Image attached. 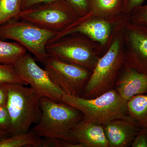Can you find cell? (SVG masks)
<instances>
[{
  "mask_svg": "<svg viewBox=\"0 0 147 147\" xmlns=\"http://www.w3.org/2000/svg\"><path fill=\"white\" fill-rule=\"evenodd\" d=\"M42 115L32 129L40 138L59 139L73 143L70 131L84 117L76 108L46 97L40 98Z\"/></svg>",
  "mask_w": 147,
  "mask_h": 147,
  "instance_id": "1",
  "label": "cell"
},
{
  "mask_svg": "<svg viewBox=\"0 0 147 147\" xmlns=\"http://www.w3.org/2000/svg\"><path fill=\"white\" fill-rule=\"evenodd\" d=\"M125 61V47L122 30L98 60L84 87L82 97L94 98L114 89Z\"/></svg>",
  "mask_w": 147,
  "mask_h": 147,
  "instance_id": "2",
  "label": "cell"
},
{
  "mask_svg": "<svg viewBox=\"0 0 147 147\" xmlns=\"http://www.w3.org/2000/svg\"><path fill=\"white\" fill-rule=\"evenodd\" d=\"M18 84H9L6 107L10 116L9 136L30 131L41 118L40 96L32 88Z\"/></svg>",
  "mask_w": 147,
  "mask_h": 147,
  "instance_id": "3",
  "label": "cell"
},
{
  "mask_svg": "<svg viewBox=\"0 0 147 147\" xmlns=\"http://www.w3.org/2000/svg\"><path fill=\"white\" fill-rule=\"evenodd\" d=\"M46 50L48 55L91 71L104 54L99 43L79 33H74L48 42Z\"/></svg>",
  "mask_w": 147,
  "mask_h": 147,
  "instance_id": "4",
  "label": "cell"
},
{
  "mask_svg": "<svg viewBox=\"0 0 147 147\" xmlns=\"http://www.w3.org/2000/svg\"><path fill=\"white\" fill-rule=\"evenodd\" d=\"M61 102L78 109L86 119L101 125L128 116L127 102L114 88L92 98L63 94Z\"/></svg>",
  "mask_w": 147,
  "mask_h": 147,
  "instance_id": "5",
  "label": "cell"
},
{
  "mask_svg": "<svg viewBox=\"0 0 147 147\" xmlns=\"http://www.w3.org/2000/svg\"><path fill=\"white\" fill-rule=\"evenodd\" d=\"M129 22V16L125 13L110 17H79L73 24L56 34L48 43L67 35L79 33L99 43L105 53Z\"/></svg>",
  "mask_w": 147,
  "mask_h": 147,
  "instance_id": "6",
  "label": "cell"
},
{
  "mask_svg": "<svg viewBox=\"0 0 147 147\" xmlns=\"http://www.w3.org/2000/svg\"><path fill=\"white\" fill-rule=\"evenodd\" d=\"M56 34L18 18L11 19L0 26V40H11L18 42L42 63L48 56L46 45Z\"/></svg>",
  "mask_w": 147,
  "mask_h": 147,
  "instance_id": "7",
  "label": "cell"
},
{
  "mask_svg": "<svg viewBox=\"0 0 147 147\" xmlns=\"http://www.w3.org/2000/svg\"><path fill=\"white\" fill-rule=\"evenodd\" d=\"M79 18L76 11L65 0H57L22 10L17 18L28 21L57 34Z\"/></svg>",
  "mask_w": 147,
  "mask_h": 147,
  "instance_id": "8",
  "label": "cell"
},
{
  "mask_svg": "<svg viewBox=\"0 0 147 147\" xmlns=\"http://www.w3.org/2000/svg\"><path fill=\"white\" fill-rule=\"evenodd\" d=\"M43 64L51 81L65 94L82 96L91 71L48 55Z\"/></svg>",
  "mask_w": 147,
  "mask_h": 147,
  "instance_id": "9",
  "label": "cell"
},
{
  "mask_svg": "<svg viewBox=\"0 0 147 147\" xmlns=\"http://www.w3.org/2000/svg\"><path fill=\"white\" fill-rule=\"evenodd\" d=\"M17 73L40 97L61 101L64 93L51 81L44 68L37 64L36 59L26 53L13 65Z\"/></svg>",
  "mask_w": 147,
  "mask_h": 147,
  "instance_id": "10",
  "label": "cell"
},
{
  "mask_svg": "<svg viewBox=\"0 0 147 147\" xmlns=\"http://www.w3.org/2000/svg\"><path fill=\"white\" fill-rule=\"evenodd\" d=\"M125 66L147 75V28L129 22L123 30Z\"/></svg>",
  "mask_w": 147,
  "mask_h": 147,
  "instance_id": "11",
  "label": "cell"
},
{
  "mask_svg": "<svg viewBox=\"0 0 147 147\" xmlns=\"http://www.w3.org/2000/svg\"><path fill=\"white\" fill-rule=\"evenodd\" d=\"M110 147L131 146L141 127L128 116L102 125Z\"/></svg>",
  "mask_w": 147,
  "mask_h": 147,
  "instance_id": "12",
  "label": "cell"
},
{
  "mask_svg": "<svg viewBox=\"0 0 147 147\" xmlns=\"http://www.w3.org/2000/svg\"><path fill=\"white\" fill-rule=\"evenodd\" d=\"M72 142L82 147H110L102 125L83 117L70 131Z\"/></svg>",
  "mask_w": 147,
  "mask_h": 147,
  "instance_id": "13",
  "label": "cell"
},
{
  "mask_svg": "<svg viewBox=\"0 0 147 147\" xmlns=\"http://www.w3.org/2000/svg\"><path fill=\"white\" fill-rule=\"evenodd\" d=\"M116 90L127 102L138 95L147 93V75L124 66L116 80Z\"/></svg>",
  "mask_w": 147,
  "mask_h": 147,
  "instance_id": "14",
  "label": "cell"
},
{
  "mask_svg": "<svg viewBox=\"0 0 147 147\" xmlns=\"http://www.w3.org/2000/svg\"><path fill=\"white\" fill-rule=\"evenodd\" d=\"M122 13H125L123 0H92L89 12L83 17H110Z\"/></svg>",
  "mask_w": 147,
  "mask_h": 147,
  "instance_id": "15",
  "label": "cell"
},
{
  "mask_svg": "<svg viewBox=\"0 0 147 147\" xmlns=\"http://www.w3.org/2000/svg\"><path fill=\"white\" fill-rule=\"evenodd\" d=\"M127 115L140 127H147V94L135 96L127 102Z\"/></svg>",
  "mask_w": 147,
  "mask_h": 147,
  "instance_id": "16",
  "label": "cell"
},
{
  "mask_svg": "<svg viewBox=\"0 0 147 147\" xmlns=\"http://www.w3.org/2000/svg\"><path fill=\"white\" fill-rule=\"evenodd\" d=\"M27 52L26 49L17 42L0 40V63L13 65Z\"/></svg>",
  "mask_w": 147,
  "mask_h": 147,
  "instance_id": "17",
  "label": "cell"
},
{
  "mask_svg": "<svg viewBox=\"0 0 147 147\" xmlns=\"http://www.w3.org/2000/svg\"><path fill=\"white\" fill-rule=\"evenodd\" d=\"M41 138L33 131L16 134L0 140V147H38Z\"/></svg>",
  "mask_w": 147,
  "mask_h": 147,
  "instance_id": "18",
  "label": "cell"
},
{
  "mask_svg": "<svg viewBox=\"0 0 147 147\" xmlns=\"http://www.w3.org/2000/svg\"><path fill=\"white\" fill-rule=\"evenodd\" d=\"M21 11V0H0V26L17 18Z\"/></svg>",
  "mask_w": 147,
  "mask_h": 147,
  "instance_id": "19",
  "label": "cell"
},
{
  "mask_svg": "<svg viewBox=\"0 0 147 147\" xmlns=\"http://www.w3.org/2000/svg\"><path fill=\"white\" fill-rule=\"evenodd\" d=\"M0 83L18 84L27 85L28 84L18 75L14 66L0 63Z\"/></svg>",
  "mask_w": 147,
  "mask_h": 147,
  "instance_id": "20",
  "label": "cell"
},
{
  "mask_svg": "<svg viewBox=\"0 0 147 147\" xmlns=\"http://www.w3.org/2000/svg\"><path fill=\"white\" fill-rule=\"evenodd\" d=\"M131 24L147 28V4L135 8L129 15Z\"/></svg>",
  "mask_w": 147,
  "mask_h": 147,
  "instance_id": "21",
  "label": "cell"
},
{
  "mask_svg": "<svg viewBox=\"0 0 147 147\" xmlns=\"http://www.w3.org/2000/svg\"><path fill=\"white\" fill-rule=\"evenodd\" d=\"M76 11L79 17L86 16L90 9L92 0H65Z\"/></svg>",
  "mask_w": 147,
  "mask_h": 147,
  "instance_id": "22",
  "label": "cell"
},
{
  "mask_svg": "<svg viewBox=\"0 0 147 147\" xmlns=\"http://www.w3.org/2000/svg\"><path fill=\"white\" fill-rule=\"evenodd\" d=\"M10 124V116L6 106H0V129L8 133Z\"/></svg>",
  "mask_w": 147,
  "mask_h": 147,
  "instance_id": "23",
  "label": "cell"
},
{
  "mask_svg": "<svg viewBox=\"0 0 147 147\" xmlns=\"http://www.w3.org/2000/svg\"><path fill=\"white\" fill-rule=\"evenodd\" d=\"M132 147H147V127H142L131 144Z\"/></svg>",
  "mask_w": 147,
  "mask_h": 147,
  "instance_id": "24",
  "label": "cell"
},
{
  "mask_svg": "<svg viewBox=\"0 0 147 147\" xmlns=\"http://www.w3.org/2000/svg\"><path fill=\"white\" fill-rule=\"evenodd\" d=\"M145 0H123L124 13L129 16L135 8L143 5Z\"/></svg>",
  "mask_w": 147,
  "mask_h": 147,
  "instance_id": "25",
  "label": "cell"
},
{
  "mask_svg": "<svg viewBox=\"0 0 147 147\" xmlns=\"http://www.w3.org/2000/svg\"><path fill=\"white\" fill-rule=\"evenodd\" d=\"M57 0H21V11L30 8L34 6L53 2Z\"/></svg>",
  "mask_w": 147,
  "mask_h": 147,
  "instance_id": "26",
  "label": "cell"
},
{
  "mask_svg": "<svg viewBox=\"0 0 147 147\" xmlns=\"http://www.w3.org/2000/svg\"><path fill=\"white\" fill-rule=\"evenodd\" d=\"M8 90L9 84L0 83V106H6Z\"/></svg>",
  "mask_w": 147,
  "mask_h": 147,
  "instance_id": "27",
  "label": "cell"
},
{
  "mask_svg": "<svg viewBox=\"0 0 147 147\" xmlns=\"http://www.w3.org/2000/svg\"><path fill=\"white\" fill-rule=\"evenodd\" d=\"M8 133L0 129V140L9 137Z\"/></svg>",
  "mask_w": 147,
  "mask_h": 147,
  "instance_id": "28",
  "label": "cell"
}]
</instances>
